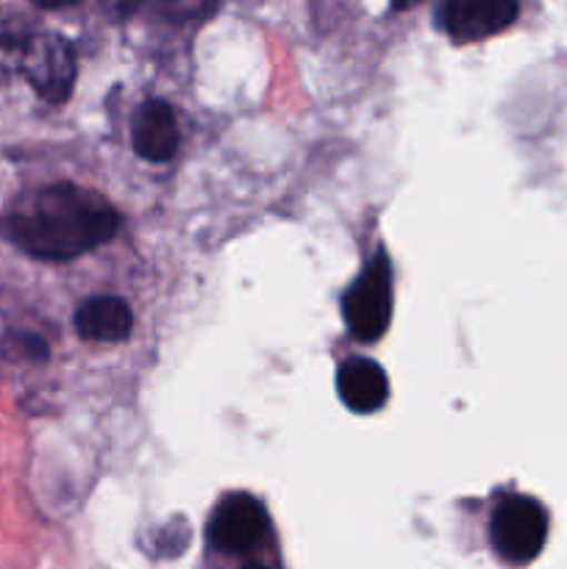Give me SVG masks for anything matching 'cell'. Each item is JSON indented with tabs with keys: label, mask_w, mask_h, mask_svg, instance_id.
Returning a JSON list of instances; mask_svg holds the SVG:
<instances>
[{
	"label": "cell",
	"mask_w": 567,
	"mask_h": 569,
	"mask_svg": "<svg viewBox=\"0 0 567 569\" xmlns=\"http://www.w3.org/2000/svg\"><path fill=\"white\" fill-rule=\"evenodd\" d=\"M337 392L350 411L370 415L389 398V383L381 367L370 359H350L339 367Z\"/></svg>",
	"instance_id": "ba28073f"
},
{
	"label": "cell",
	"mask_w": 567,
	"mask_h": 569,
	"mask_svg": "<svg viewBox=\"0 0 567 569\" xmlns=\"http://www.w3.org/2000/svg\"><path fill=\"white\" fill-rule=\"evenodd\" d=\"M489 537L500 559L509 565H528L537 559L548 539V511L539 500L511 495L500 500L489 522Z\"/></svg>",
	"instance_id": "7a4b0ae2"
},
{
	"label": "cell",
	"mask_w": 567,
	"mask_h": 569,
	"mask_svg": "<svg viewBox=\"0 0 567 569\" xmlns=\"http://www.w3.org/2000/svg\"><path fill=\"white\" fill-rule=\"evenodd\" d=\"M100 3H103V11L111 20H126V17L137 14L142 9L145 0H100Z\"/></svg>",
	"instance_id": "8fae6325"
},
{
	"label": "cell",
	"mask_w": 567,
	"mask_h": 569,
	"mask_svg": "<svg viewBox=\"0 0 567 569\" xmlns=\"http://www.w3.org/2000/svg\"><path fill=\"white\" fill-rule=\"evenodd\" d=\"M220 0H161L159 14L170 22H200L217 11Z\"/></svg>",
	"instance_id": "30bf717a"
},
{
	"label": "cell",
	"mask_w": 567,
	"mask_h": 569,
	"mask_svg": "<svg viewBox=\"0 0 567 569\" xmlns=\"http://www.w3.org/2000/svg\"><path fill=\"white\" fill-rule=\"evenodd\" d=\"M22 72L48 103H64L76 81V56L67 39L39 37L26 44Z\"/></svg>",
	"instance_id": "277c9868"
},
{
	"label": "cell",
	"mask_w": 567,
	"mask_h": 569,
	"mask_svg": "<svg viewBox=\"0 0 567 569\" xmlns=\"http://www.w3.org/2000/svg\"><path fill=\"white\" fill-rule=\"evenodd\" d=\"M245 569H270V567H265V565H248Z\"/></svg>",
	"instance_id": "5bb4252c"
},
{
	"label": "cell",
	"mask_w": 567,
	"mask_h": 569,
	"mask_svg": "<svg viewBox=\"0 0 567 569\" xmlns=\"http://www.w3.org/2000/svg\"><path fill=\"white\" fill-rule=\"evenodd\" d=\"M120 217L98 192L53 183L0 220V233L39 261H70L115 237Z\"/></svg>",
	"instance_id": "6da1fadb"
},
{
	"label": "cell",
	"mask_w": 567,
	"mask_h": 569,
	"mask_svg": "<svg viewBox=\"0 0 567 569\" xmlns=\"http://www.w3.org/2000/svg\"><path fill=\"white\" fill-rule=\"evenodd\" d=\"M76 328L89 342H122L131 337L133 315L126 300L100 295V298L83 300L76 311Z\"/></svg>",
	"instance_id": "9c48e42d"
},
{
	"label": "cell",
	"mask_w": 567,
	"mask_h": 569,
	"mask_svg": "<svg viewBox=\"0 0 567 569\" xmlns=\"http://www.w3.org/2000/svg\"><path fill=\"white\" fill-rule=\"evenodd\" d=\"M267 511L250 495H231L209 520V542L222 553H248L265 539Z\"/></svg>",
	"instance_id": "5b68a950"
},
{
	"label": "cell",
	"mask_w": 567,
	"mask_h": 569,
	"mask_svg": "<svg viewBox=\"0 0 567 569\" xmlns=\"http://www.w3.org/2000/svg\"><path fill=\"white\" fill-rule=\"evenodd\" d=\"M517 0H448L442 26L456 42H478L506 31L517 20Z\"/></svg>",
	"instance_id": "8992f818"
},
{
	"label": "cell",
	"mask_w": 567,
	"mask_h": 569,
	"mask_svg": "<svg viewBox=\"0 0 567 569\" xmlns=\"http://www.w3.org/2000/svg\"><path fill=\"white\" fill-rule=\"evenodd\" d=\"M415 3H422V0H392V9L404 11V9H409V6H415Z\"/></svg>",
	"instance_id": "4fadbf2b"
},
{
	"label": "cell",
	"mask_w": 567,
	"mask_h": 569,
	"mask_svg": "<svg viewBox=\"0 0 567 569\" xmlns=\"http://www.w3.org/2000/svg\"><path fill=\"white\" fill-rule=\"evenodd\" d=\"M31 3H37L39 9H64V6L78 3V0H31Z\"/></svg>",
	"instance_id": "7c38bea8"
},
{
	"label": "cell",
	"mask_w": 567,
	"mask_h": 569,
	"mask_svg": "<svg viewBox=\"0 0 567 569\" xmlns=\"http://www.w3.org/2000/svg\"><path fill=\"white\" fill-rule=\"evenodd\" d=\"M133 150L142 156L145 161H170L176 156L178 142V122L176 111L165 100H148L139 106L137 117H133V131H131Z\"/></svg>",
	"instance_id": "52a82bcc"
},
{
	"label": "cell",
	"mask_w": 567,
	"mask_h": 569,
	"mask_svg": "<svg viewBox=\"0 0 567 569\" xmlns=\"http://www.w3.org/2000/svg\"><path fill=\"white\" fill-rule=\"evenodd\" d=\"M342 317L359 342H376L384 337L392 317V270L387 256L378 253L356 278L342 300Z\"/></svg>",
	"instance_id": "3957f363"
}]
</instances>
